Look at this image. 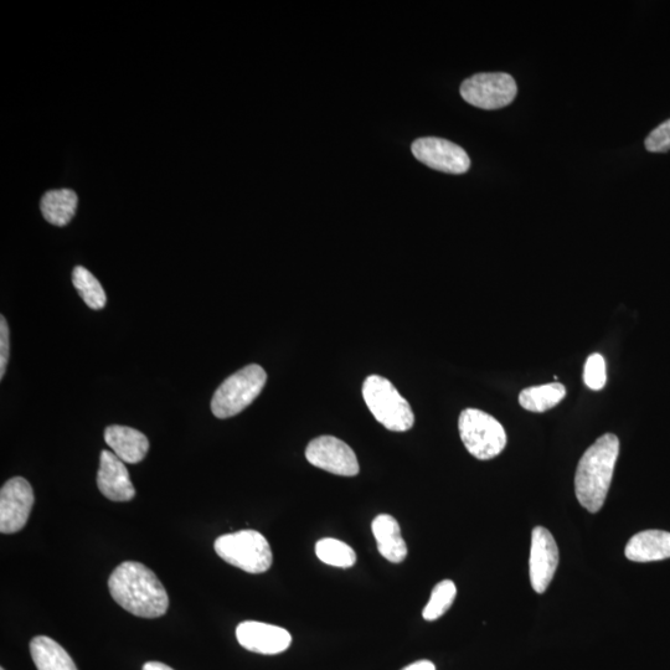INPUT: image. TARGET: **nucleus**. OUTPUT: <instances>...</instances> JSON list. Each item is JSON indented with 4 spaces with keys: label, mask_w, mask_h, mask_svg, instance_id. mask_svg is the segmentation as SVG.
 <instances>
[{
    "label": "nucleus",
    "mask_w": 670,
    "mask_h": 670,
    "mask_svg": "<svg viewBox=\"0 0 670 670\" xmlns=\"http://www.w3.org/2000/svg\"><path fill=\"white\" fill-rule=\"evenodd\" d=\"M457 595V587L455 582L451 580H443L432 590L429 603H427L422 616L426 621H436L438 618L445 615L450 610L453 602H455Z\"/></svg>",
    "instance_id": "22"
},
{
    "label": "nucleus",
    "mask_w": 670,
    "mask_h": 670,
    "mask_svg": "<svg viewBox=\"0 0 670 670\" xmlns=\"http://www.w3.org/2000/svg\"><path fill=\"white\" fill-rule=\"evenodd\" d=\"M267 374L260 365H247L229 376L211 400V411L218 419H229L239 415L250 406L264 390Z\"/></svg>",
    "instance_id": "4"
},
{
    "label": "nucleus",
    "mask_w": 670,
    "mask_h": 670,
    "mask_svg": "<svg viewBox=\"0 0 670 670\" xmlns=\"http://www.w3.org/2000/svg\"><path fill=\"white\" fill-rule=\"evenodd\" d=\"M307 461L337 476L354 477L359 473V462L347 443L333 436H321L309 442Z\"/></svg>",
    "instance_id": "10"
},
{
    "label": "nucleus",
    "mask_w": 670,
    "mask_h": 670,
    "mask_svg": "<svg viewBox=\"0 0 670 670\" xmlns=\"http://www.w3.org/2000/svg\"><path fill=\"white\" fill-rule=\"evenodd\" d=\"M559 565V549L548 529L536 527L532 534L529 575L536 594H544Z\"/></svg>",
    "instance_id": "11"
},
{
    "label": "nucleus",
    "mask_w": 670,
    "mask_h": 670,
    "mask_svg": "<svg viewBox=\"0 0 670 670\" xmlns=\"http://www.w3.org/2000/svg\"><path fill=\"white\" fill-rule=\"evenodd\" d=\"M236 638L247 651L278 654L287 651L292 643L290 632L278 626L256 621H245L236 628Z\"/></svg>",
    "instance_id": "12"
},
{
    "label": "nucleus",
    "mask_w": 670,
    "mask_h": 670,
    "mask_svg": "<svg viewBox=\"0 0 670 670\" xmlns=\"http://www.w3.org/2000/svg\"><path fill=\"white\" fill-rule=\"evenodd\" d=\"M316 554L322 563L335 566V568L349 569L357 563L355 551L338 539L319 540L316 545Z\"/></svg>",
    "instance_id": "21"
},
{
    "label": "nucleus",
    "mask_w": 670,
    "mask_h": 670,
    "mask_svg": "<svg viewBox=\"0 0 670 670\" xmlns=\"http://www.w3.org/2000/svg\"><path fill=\"white\" fill-rule=\"evenodd\" d=\"M77 204H79V198L74 190H51L41 198V214L51 225L65 226L74 219Z\"/></svg>",
    "instance_id": "18"
},
{
    "label": "nucleus",
    "mask_w": 670,
    "mask_h": 670,
    "mask_svg": "<svg viewBox=\"0 0 670 670\" xmlns=\"http://www.w3.org/2000/svg\"><path fill=\"white\" fill-rule=\"evenodd\" d=\"M565 396V386L560 383L532 386L519 394V404L528 411L545 412L559 405Z\"/></svg>",
    "instance_id": "19"
},
{
    "label": "nucleus",
    "mask_w": 670,
    "mask_h": 670,
    "mask_svg": "<svg viewBox=\"0 0 670 670\" xmlns=\"http://www.w3.org/2000/svg\"><path fill=\"white\" fill-rule=\"evenodd\" d=\"M402 670H436L435 664L430 661H419L410 664Z\"/></svg>",
    "instance_id": "26"
},
{
    "label": "nucleus",
    "mask_w": 670,
    "mask_h": 670,
    "mask_svg": "<svg viewBox=\"0 0 670 670\" xmlns=\"http://www.w3.org/2000/svg\"><path fill=\"white\" fill-rule=\"evenodd\" d=\"M72 283L77 292H79L82 301L95 311L105 308L107 297L102 285L87 268L82 266L75 267L72 272Z\"/></svg>",
    "instance_id": "20"
},
{
    "label": "nucleus",
    "mask_w": 670,
    "mask_h": 670,
    "mask_svg": "<svg viewBox=\"0 0 670 670\" xmlns=\"http://www.w3.org/2000/svg\"><path fill=\"white\" fill-rule=\"evenodd\" d=\"M363 398L371 414L389 431L405 432L415 424L409 402L388 379L370 375L363 384Z\"/></svg>",
    "instance_id": "3"
},
{
    "label": "nucleus",
    "mask_w": 670,
    "mask_h": 670,
    "mask_svg": "<svg viewBox=\"0 0 670 670\" xmlns=\"http://www.w3.org/2000/svg\"><path fill=\"white\" fill-rule=\"evenodd\" d=\"M30 654L38 670H79L69 653L50 637L33 638L30 642Z\"/></svg>",
    "instance_id": "17"
},
{
    "label": "nucleus",
    "mask_w": 670,
    "mask_h": 670,
    "mask_svg": "<svg viewBox=\"0 0 670 670\" xmlns=\"http://www.w3.org/2000/svg\"><path fill=\"white\" fill-rule=\"evenodd\" d=\"M142 670H174V669L167 666V664L161 662H148L144 664Z\"/></svg>",
    "instance_id": "27"
},
{
    "label": "nucleus",
    "mask_w": 670,
    "mask_h": 670,
    "mask_svg": "<svg viewBox=\"0 0 670 670\" xmlns=\"http://www.w3.org/2000/svg\"><path fill=\"white\" fill-rule=\"evenodd\" d=\"M417 161L425 166L447 174H465L471 167V159L465 149L447 139L425 137L416 139L411 146Z\"/></svg>",
    "instance_id": "9"
},
{
    "label": "nucleus",
    "mask_w": 670,
    "mask_h": 670,
    "mask_svg": "<svg viewBox=\"0 0 670 670\" xmlns=\"http://www.w3.org/2000/svg\"><path fill=\"white\" fill-rule=\"evenodd\" d=\"M105 441L121 461L131 463V465L142 462L149 451L147 436L132 427L108 426L105 431Z\"/></svg>",
    "instance_id": "14"
},
{
    "label": "nucleus",
    "mask_w": 670,
    "mask_h": 670,
    "mask_svg": "<svg viewBox=\"0 0 670 670\" xmlns=\"http://www.w3.org/2000/svg\"><path fill=\"white\" fill-rule=\"evenodd\" d=\"M628 560L635 563H652L670 558V533L646 530L632 536L626 546Z\"/></svg>",
    "instance_id": "16"
},
{
    "label": "nucleus",
    "mask_w": 670,
    "mask_h": 670,
    "mask_svg": "<svg viewBox=\"0 0 670 670\" xmlns=\"http://www.w3.org/2000/svg\"><path fill=\"white\" fill-rule=\"evenodd\" d=\"M620 440L613 434L603 435L581 457L576 469L575 492L580 504L597 513L606 501L615 472Z\"/></svg>",
    "instance_id": "2"
},
{
    "label": "nucleus",
    "mask_w": 670,
    "mask_h": 670,
    "mask_svg": "<svg viewBox=\"0 0 670 670\" xmlns=\"http://www.w3.org/2000/svg\"><path fill=\"white\" fill-rule=\"evenodd\" d=\"M371 530L383 558L393 564H400L406 559L407 546L398 520L389 514H380L371 524Z\"/></svg>",
    "instance_id": "15"
},
{
    "label": "nucleus",
    "mask_w": 670,
    "mask_h": 670,
    "mask_svg": "<svg viewBox=\"0 0 670 670\" xmlns=\"http://www.w3.org/2000/svg\"><path fill=\"white\" fill-rule=\"evenodd\" d=\"M518 94L517 82L504 72L477 74L463 81L462 99L482 110H499L507 107Z\"/></svg>",
    "instance_id": "7"
},
{
    "label": "nucleus",
    "mask_w": 670,
    "mask_h": 670,
    "mask_svg": "<svg viewBox=\"0 0 670 670\" xmlns=\"http://www.w3.org/2000/svg\"><path fill=\"white\" fill-rule=\"evenodd\" d=\"M10 340L8 323L4 316L0 317V379L4 378L9 360Z\"/></svg>",
    "instance_id": "25"
},
{
    "label": "nucleus",
    "mask_w": 670,
    "mask_h": 670,
    "mask_svg": "<svg viewBox=\"0 0 670 670\" xmlns=\"http://www.w3.org/2000/svg\"><path fill=\"white\" fill-rule=\"evenodd\" d=\"M584 381L591 390H602L607 381L606 362L601 354H592L586 360Z\"/></svg>",
    "instance_id": "23"
},
{
    "label": "nucleus",
    "mask_w": 670,
    "mask_h": 670,
    "mask_svg": "<svg viewBox=\"0 0 670 670\" xmlns=\"http://www.w3.org/2000/svg\"><path fill=\"white\" fill-rule=\"evenodd\" d=\"M97 487L112 502H130L136 497V489L125 462L110 451L101 452Z\"/></svg>",
    "instance_id": "13"
},
{
    "label": "nucleus",
    "mask_w": 670,
    "mask_h": 670,
    "mask_svg": "<svg viewBox=\"0 0 670 670\" xmlns=\"http://www.w3.org/2000/svg\"><path fill=\"white\" fill-rule=\"evenodd\" d=\"M0 670H5V669H4V668H2V669H0Z\"/></svg>",
    "instance_id": "28"
},
{
    "label": "nucleus",
    "mask_w": 670,
    "mask_h": 670,
    "mask_svg": "<svg viewBox=\"0 0 670 670\" xmlns=\"http://www.w3.org/2000/svg\"><path fill=\"white\" fill-rule=\"evenodd\" d=\"M646 149L652 153H667L670 151V120L663 122L652 131L646 139Z\"/></svg>",
    "instance_id": "24"
},
{
    "label": "nucleus",
    "mask_w": 670,
    "mask_h": 670,
    "mask_svg": "<svg viewBox=\"0 0 670 670\" xmlns=\"http://www.w3.org/2000/svg\"><path fill=\"white\" fill-rule=\"evenodd\" d=\"M214 549L226 563L249 574H262L272 565L271 546L256 530L221 535L215 540Z\"/></svg>",
    "instance_id": "5"
},
{
    "label": "nucleus",
    "mask_w": 670,
    "mask_h": 670,
    "mask_svg": "<svg viewBox=\"0 0 670 670\" xmlns=\"http://www.w3.org/2000/svg\"><path fill=\"white\" fill-rule=\"evenodd\" d=\"M112 599L132 615L158 618L166 615L169 597L157 575L146 565L126 561L108 579Z\"/></svg>",
    "instance_id": "1"
},
{
    "label": "nucleus",
    "mask_w": 670,
    "mask_h": 670,
    "mask_svg": "<svg viewBox=\"0 0 670 670\" xmlns=\"http://www.w3.org/2000/svg\"><path fill=\"white\" fill-rule=\"evenodd\" d=\"M458 429L463 445L478 460H492L501 455L507 446L504 427L487 412L477 409L462 411Z\"/></svg>",
    "instance_id": "6"
},
{
    "label": "nucleus",
    "mask_w": 670,
    "mask_h": 670,
    "mask_svg": "<svg viewBox=\"0 0 670 670\" xmlns=\"http://www.w3.org/2000/svg\"><path fill=\"white\" fill-rule=\"evenodd\" d=\"M34 502V491L27 479H9L0 491V533L20 532L28 523Z\"/></svg>",
    "instance_id": "8"
}]
</instances>
